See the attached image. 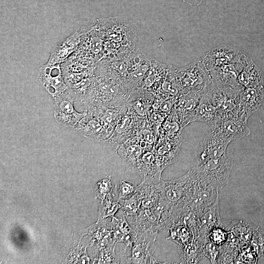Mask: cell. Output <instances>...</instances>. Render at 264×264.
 Instances as JSON below:
<instances>
[{
    "instance_id": "obj_1",
    "label": "cell",
    "mask_w": 264,
    "mask_h": 264,
    "mask_svg": "<svg viewBox=\"0 0 264 264\" xmlns=\"http://www.w3.org/2000/svg\"><path fill=\"white\" fill-rule=\"evenodd\" d=\"M195 177L190 170L183 176L169 181L158 182L160 197L179 219L188 209L194 192Z\"/></svg>"
},
{
    "instance_id": "obj_2",
    "label": "cell",
    "mask_w": 264,
    "mask_h": 264,
    "mask_svg": "<svg viewBox=\"0 0 264 264\" xmlns=\"http://www.w3.org/2000/svg\"><path fill=\"white\" fill-rule=\"evenodd\" d=\"M232 167V159L225 154L190 170L198 181L220 192L227 186Z\"/></svg>"
},
{
    "instance_id": "obj_3",
    "label": "cell",
    "mask_w": 264,
    "mask_h": 264,
    "mask_svg": "<svg viewBox=\"0 0 264 264\" xmlns=\"http://www.w3.org/2000/svg\"><path fill=\"white\" fill-rule=\"evenodd\" d=\"M171 70L181 94L191 90L206 91L212 82L209 70L201 59L181 68Z\"/></svg>"
},
{
    "instance_id": "obj_4",
    "label": "cell",
    "mask_w": 264,
    "mask_h": 264,
    "mask_svg": "<svg viewBox=\"0 0 264 264\" xmlns=\"http://www.w3.org/2000/svg\"><path fill=\"white\" fill-rule=\"evenodd\" d=\"M243 89L219 87L212 83L210 84L206 92L217 109L221 119L235 115L243 114L239 105L240 94Z\"/></svg>"
},
{
    "instance_id": "obj_5",
    "label": "cell",
    "mask_w": 264,
    "mask_h": 264,
    "mask_svg": "<svg viewBox=\"0 0 264 264\" xmlns=\"http://www.w3.org/2000/svg\"><path fill=\"white\" fill-rule=\"evenodd\" d=\"M125 57L128 66L125 86L132 94L142 88L152 59L139 51L131 52L127 54Z\"/></svg>"
},
{
    "instance_id": "obj_6",
    "label": "cell",
    "mask_w": 264,
    "mask_h": 264,
    "mask_svg": "<svg viewBox=\"0 0 264 264\" xmlns=\"http://www.w3.org/2000/svg\"><path fill=\"white\" fill-rule=\"evenodd\" d=\"M53 99L54 116L60 125L73 128L87 114V110L82 113L75 110L74 98L68 89Z\"/></svg>"
},
{
    "instance_id": "obj_7",
    "label": "cell",
    "mask_w": 264,
    "mask_h": 264,
    "mask_svg": "<svg viewBox=\"0 0 264 264\" xmlns=\"http://www.w3.org/2000/svg\"><path fill=\"white\" fill-rule=\"evenodd\" d=\"M201 60L210 70L217 66L234 63H247L250 59L236 47L228 44H221L209 51Z\"/></svg>"
},
{
    "instance_id": "obj_8",
    "label": "cell",
    "mask_w": 264,
    "mask_h": 264,
    "mask_svg": "<svg viewBox=\"0 0 264 264\" xmlns=\"http://www.w3.org/2000/svg\"><path fill=\"white\" fill-rule=\"evenodd\" d=\"M230 143L217 130L211 131L200 142L198 151L195 166H198L209 159L226 154Z\"/></svg>"
},
{
    "instance_id": "obj_9",
    "label": "cell",
    "mask_w": 264,
    "mask_h": 264,
    "mask_svg": "<svg viewBox=\"0 0 264 264\" xmlns=\"http://www.w3.org/2000/svg\"><path fill=\"white\" fill-rule=\"evenodd\" d=\"M156 234L137 232L131 247L130 264H161L153 256Z\"/></svg>"
},
{
    "instance_id": "obj_10",
    "label": "cell",
    "mask_w": 264,
    "mask_h": 264,
    "mask_svg": "<svg viewBox=\"0 0 264 264\" xmlns=\"http://www.w3.org/2000/svg\"><path fill=\"white\" fill-rule=\"evenodd\" d=\"M73 128L80 135L95 141L108 140L115 129L88 110L87 114Z\"/></svg>"
},
{
    "instance_id": "obj_11",
    "label": "cell",
    "mask_w": 264,
    "mask_h": 264,
    "mask_svg": "<svg viewBox=\"0 0 264 264\" xmlns=\"http://www.w3.org/2000/svg\"><path fill=\"white\" fill-rule=\"evenodd\" d=\"M36 82L53 98L67 89L63 75L61 64L51 65L46 63L43 65L38 71Z\"/></svg>"
},
{
    "instance_id": "obj_12",
    "label": "cell",
    "mask_w": 264,
    "mask_h": 264,
    "mask_svg": "<svg viewBox=\"0 0 264 264\" xmlns=\"http://www.w3.org/2000/svg\"><path fill=\"white\" fill-rule=\"evenodd\" d=\"M205 92L191 90L176 98L174 105V111L182 128L192 123L199 100Z\"/></svg>"
},
{
    "instance_id": "obj_13",
    "label": "cell",
    "mask_w": 264,
    "mask_h": 264,
    "mask_svg": "<svg viewBox=\"0 0 264 264\" xmlns=\"http://www.w3.org/2000/svg\"><path fill=\"white\" fill-rule=\"evenodd\" d=\"M248 62L231 64L212 68L209 70L211 83L219 87L244 88L239 85L238 78L241 71Z\"/></svg>"
},
{
    "instance_id": "obj_14",
    "label": "cell",
    "mask_w": 264,
    "mask_h": 264,
    "mask_svg": "<svg viewBox=\"0 0 264 264\" xmlns=\"http://www.w3.org/2000/svg\"><path fill=\"white\" fill-rule=\"evenodd\" d=\"M247 120L242 114L229 116L220 119L215 129L231 142L250 134V130L247 125Z\"/></svg>"
},
{
    "instance_id": "obj_15",
    "label": "cell",
    "mask_w": 264,
    "mask_h": 264,
    "mask_svg": "<svg viewBox=\"0 0 264 264\" xmlns=\"http://www.w3.org/2000/svg\"><path fill=\"white\" fill-rule=\"evenodd\" d=\"M195 179L194 192L188 209L200 218L216 201L219 198V192Z\"/></svg>"
},
{
    "instance_id": "obj_16",
    "label": "cell",
    "mask_w": 264,
    "mask_h": 264,
    "mask_svg": "<svg viewBox=\"0 0 264 264\" xmlns=\"http://www.w3.org/2000/svg\"><path fill=\"white\" fill-rule=\"evenodd\" d=\"M264 96V87L261 85L255 87L244 88L239 96V108L248 119L261 107Z\"/></svg>"
},
{
    "instance_id": "obj_17",
    "label": "cell",
    "mask_w": 264,
    "mask_h": 264,
    "mask_svg": "<svg viewBox=\"0 0 264 264\" xmlns=\"http://www.w3.org/2000/svg\"><path fill=\"white\" fill-rule=\"evenodd\" d=\"M85 30V29H82L80 31L77 30L66 39L60 42L57 45L56 44L52 49L50 58L47 63L54 65L64 62L71 53L77 49Z\"/></svg>"
},
{
    "instance_id": "obj_18",
    "label": "cell",
    "mask_w": 264,
    "mask_h": 264,
    "mask_svg": "<svg viewBox=\"0 0 264 264\" xmlns=\"http://www.w3.org/2000/svg\"><path fill=\"white\" fill-rule=\"evenodd\" d=\"M220 119L217 109L206 91L199 100L192 122L194 121L204 122L210 127L211 131H213Z\"/></svg>"
},
{
    "instance_id": "obj_19",
    "label": "cell",
    "mask_w": 264,
    "mask_h": 264,
    "mask_svg": "<svg viewBox=\"0 0 264 264\" xmlns=\"http://www.w3.org/2000/svg\"><path fill=\"white\" fill-rule=\"evenodd\" d=\"M199 220L198 237L208 238L214 228L223 227L220 216L219 198L202 215Z\"/></svg>"
},
{
    "instance_id": "obj_20",
    "label": "cell",
    "mask_w": 264,
    "mask_h": 264,
    "mask_svg": "<svg viewBox=\"0 0 264 264\" xmlns=\"http://www.w3.org/2000/svg\"><path fill=\"white\" fill-rule=\"evenodd\" d=\"M208 241V238L198 237L189 244L182 246H178L181 263L196 264L198 263L205 256L203 246Z\"/></svg>"
},
{
    "instance_id": "obj_21",
    "label": "cell",
    "mask_w": 264,
    "mask_h": 264,
    "mask_svg": "<svg viewBox=\"0 0 264 264\" xmlns=\"http://www.w3.org/2000/svg\"><path fill=\"white\" fill-rule=\"evenodd\" d=\"M136 171L142 178L146 177L156 179L159 182L161 178V170L156 156L151 152L143 153L138 162Z\"/></svg>"
},
{
    "instance_id": "obj_22",
    "label": "cell",
    "mask_w": 264,
    "mask_h": 264,
    "mask_svg": "<svg viewBox=\"0 0 264 264\" xmlns=\"http://www.w3.org/2000/svg\"><path fill=\"white\" fill-rule=\"evenodd\" d=\"M238 81L243 88L255 87L264 83V75L261 69L250 59L240 73Z\"/></svg>"
},
{
    "instance_id": "obj_23",
    "label": "cell",
    "mask_w": 264,
    "mask_h": 264,
    "mask_svg": "<svg viewBox=\"0 0 264 264\" xmlns=\"http://www.w3.org/2000/svg\"><path fill=\"white\" fill-rule=\"evenodd\" d=\"M117 150L127 170L136 171L138 160L143 154L141 148L136 145H121Z\"/></svg>"
},
{
    "instance_id": "obj_24",
    "label": "cell",
    "mask_w": 264,
    "mask_h": 264,
    "mask_svg": "<svg viewBox=\"0 0 264 264\" xmlns=\"http://www.w3.org/2000/svg\"><path fill=\"white\" fill-rule=\"evenodd\" d=\"M170 236L167 238L182 246L193 242L195 239L194 233L179 221L174 223L169 228Z\"/></svg>"
},
{
    "instance_id": "obj_25",
    "label": "cell",
    "mask_w": 264,
    "mask_h": 264,
    "mask_svg": "<svg viewBox=\"0 0 264 264\" xmlns=\"http://www.w3.org/2000/svg\"><path fill=\"white\" fill-rule=\"evenodd\" d=\"M142 199L141 193L137 188L136 192L133 195L123 201L121 209L127 216H135L140 209Z\"/></svg>"
},
{
    "instance_id": "obj_26",
    "label": "cell",
    "mask_w": 264,
    "mask_h": 264,
    "mask_svg": "<svg viewBox=\"0 0 264 264\" xmlns=\"http://www.w3.org/2000/svg\"><path fill=\"white\" fill-rule=\"evenodd\" d=\"M137 185L129 180L119 181L116 185L118 195V200H124L130 198L136 192Z\"/></svg>"
},
{
    "instance_id": "obj_27",
    "label": "cell",
    "mask_w": 264,
    "mask_h": 264,
    "mask_svg": "<svg viewBox=\"0 0 264 264\" xmlns=\"http://www.w3.org/2000/svg\"><path fill=\"white\" fill-rule=\"evenodd\" d=\"M203 252L205 256L210 260L211 263H216L220 253L219 245L208 241L203 246Z\"/></svg>"
},
{
    "instance_id": "obj_28",
    "label": "cell",
    "mask_w": 264,
    "mask_h": 264,
    "mask_svg": "<svg viewBox=\"0 0 264 264\" xmlns=\"http://www.w3.org/2000/svg\"><path fill=\"white\" fill-rule=\"evenodd\" d=\"M97 189V195L101 198H104L107 194L111 193L112 189L111 176H107L102 179L98 183Z\"/></svg>"
},
{
    "instance_id": "obj_29",
    "label": "cell",
    "mask_w": 264,
    "mask_h": 264,
    "mask_svg": "<svg viewBox=\"0 0 264 264\" xmlns=\"http://www.w3.org/2000/svg\"><path fill=\"white\" fill-rule=\"evenodd\" d=\"M223 227H218L213 229L209 235L210 241L218 245L221 244L226 240V232Z\"/></svg>"
},
{
    "instance_id": "obj_30",
    "label": "cell",
    "mask_w": 264,
    "mask_h": 264,
    "mask_svg": "<svg viewBox=\"0 0 264 264\" xmlns=\"http://www.w3.org/2000/svg\"><path fill=\"white\" fill-rule=\"evenodd\" d=\"M184 2L192 5H198L203 0H182Z\"/></svg>"
}]
</instances>
